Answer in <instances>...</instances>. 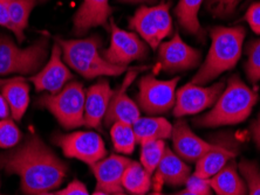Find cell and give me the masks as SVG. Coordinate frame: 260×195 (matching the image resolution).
Wrapping results in <instances>:
<instances>
[{
  "instance_id": "obj_1",
  "label": "cell",
  "mask_w": 260,
  "mask_h": 195,
  "mask_svg": "<svg viewBox=\"0 0 260 195\" xmlns=\"http://www.w3.org/2000/svg\"><path fill=\"white\" fill-rule=\"evenodd\" d=\"M0 170L20 178L25 195H39L58 188L68 166L39 136L28 135L22 144L0 153Z\"/></svg>"
},
{
  "instance_id": "obj_2",
  "label": "cell",
  "mask_w": 260,
  "mask_h": 195,
  "mask_svg": "<svg viewBox=\"0 0 260 195\" xmlns=\"http://www.w3.org/2000/svg\"><path fill=\"white\" fill-rule=\"evenodd\" d=\"M211 47L208 56L192 77L191 83L205 86L223 72L236 67L242 56L245 29L242 26L236 27H215L210 32Z\"/></svg>"
},
{
  "instance_id": "obj_3",
  "label": "cell",
  "mask_w": 260,
  "mask_h": 195,
  "mask_svg": "<svg viewBox=\"0 0 260 195\" xmlns=\"http://www.w3.org/2000/svg\"><path fill=\"white\" fill-rule=\"evenodd\" d=\"M257 101V93L247 87L238 76H233L213 104V108L194 120V124L201 128L239 124L247 120Z\"/></svg>"
},
{
  "instance_id": "obj_4",
  "label": "cell",
  "mask_w": 260,
  "mask_h": 195,
  "mask_svg": "<svg viewBox=\"0 0 260 195\" xmlns=\"http://www.w3.org/2000/svg\"><path fill=\"white\" fill-rule=\"evenodd\" d=\"M56 41L67 66L85 79L117 76L127 70L125 67L114 66L103 57L100 53L101 40L99 36L73 40L58 39Z\"/></svg>"
},
{
  "instance_id": "obj_5",
  "label": "cell",
  "mask_w": 260,
  "mask_h": 195,
  "mask_svg": "<svg viewBox=\"0 0 260 195\" xmlns=\"http://www.w3.org/2000/svg\"><path fill=\"white\" fill-rule=\"evenodd\" d=\"M48 46L47 37H41L21 48L10 36L0 35V75H36L45 66Z\"/></svg>"
},
{
  "instance_id": "obj_6",
  "label": "cell",
  "mask_w": 260,
  "mask_h": 195,
  "mask_svg": "<svg viewBox=\"0 0 260 195\" xmlns=\"http://www.w3.org/2000/svg\"><path fill=\"white\" fill-rule=\"evenodd\" d=\"M86 90L80 82L72 81L55 94L44 95L38 101L40 108L47 109L64 129L85 125Z\"/></svg>"
},
{
  "instance_id": "obj_7",
  "label": "cell",
  "mask_w": 260,
  "mask_h": 195,
  "mask_svg": "<svg viewBox=\"0 0 260 195\" xmlns=\"http://www.w3.org/2000/svg\"><path fill=\"white\" fill-rule=\"evenodd\" d=\"M170 4L142 6L129 20V27L135 30L149 47L157 49L160 44L173 33V19L170 15Z\"/></svg>"
},
{
  "instance_id": "obj_8",
  "label": "cell",
  "mask_w": 260,
  "mask_h": 195,
  "mask_svg": "<svg viewBox=\"0 0 260 195\" xmlns=\"http://www.w3.org/2000/svg\"><path fill=\"white\" fill-rule=\"evenodd\" d=\"M178 77L158 80L154 75H145L139 81L137 105L147 114H160L174 109Z\"/></svg>"
},
{
  "instance_id": "obj_9",
  "label": "cell",
  "mask_w": 260,
  "mask_h": 195,
  "mask_svg": "<svg viewBox=\"0 0 260 195\" xmlns=\"http://www.w3.org/2000/svg\"><path fill=\"white\" fill-rule=\"evenodd\" d=\"M110 44L102 52V55L114 66L125 67L134 61L143 60L148 55L147 44L136 33L128 32L118 27L110 19Z\"/></svg>"
},
{
  "instance_id": "obj_10",
  "label": "cell",
  "mask_w": 260,
  "mask_h": 195,
  "mask_svg": "<svg viewBox=\"0 0 260 195\" xmlns=\"http://www.w3.org/2000/svg\"><path fill=\"white\" fill-rule=\"evenodd\" d=\"M54 143L62 150L67 158H74L87 165H94L107 155L106 144L102 137L91 131H79L58 135Z\"/></svg>"
},
{
  "instance_id": "obj_11",
  "label": "cell",
  "mask_w": 260,
  "mask_h": 195,
  "mask_svg": "<svg viewBox=\"0 0 260 195\" xmlns=\"http://www.w3.org/2000/svg\"><path fill=\"white\" fill-rule=\"evenodd\" d=\"M223 90V82H218L209 87L193 83L185 84L176 91L174 114L181 118L204 111L213 106Z\"/></svg>"
},
{
  "instance_id": "obj_12",
  "label": "cell",
  "mask_w": 260,
  "mask_h": 195,
  "mask_svg": "<svg viewBox=\"0 0 260 195\" xmlns=\"http://www.w3.org/2000/svg\"><path fill=\"white\" fill-rule=\"evenodd\" d=\"M158 55L160 69L169 74L192 69L202 59L201 52L183 41L178 33L160 44Z\"/></svg>"
},
{
  "instance_id": "obj_13",
  "label": "cell",
  "mask_w": 260,
  "mask_h": 195,
  "mask_svg": "<svg viewBox=\"0 0 260 195\" xmlns=\"http://www.w3.org/2000/svg\"><path fill=\"white\" fill-rule=\"evenodd\" d=\"M71 80H73V74L63 62L62 51L58 42L53 46L51 56L43 69L29 77L36 90L47 91L49 94L58 93Z\"/></svg>"
},
{
  "instance_id": "obj_14",
  "label": "cell",
  "mask_w": 260,
  "mask_h": 195,
  "mask_svg": "<svg viewBox=\"0 0 260 195\" xmlns=\"http://www.w3.org/2000/svg\"><path fill=\"white\" fill-rule=\"evenodd\" d=\"M174 152L184 162L196 163L208 152L215 150L220 144H212L194 135L184 121L176 122L173 125Z\"/></svg>"
},
{
  "instance_id": "obj_15",
  "label": "cell",
  "mask_w": 260,
  "mask_h": 195,
  "mask_svg": "<svg viewBox=\"0 0 260 195\" xmlns=\"http://www.w3.org/2000/svg\"><path fill=\"white\" fill-rule=\"evenodd\" d=\"M137 70H129L122 86L116 91H114L105 116V124L107 126H112L116 122L133 125L141 117L139 105L127 94V89L132 84L133 80H135Z\"/></svg>"
},
{
  "instance_id": "obj_16",
  "label": "cell",
  "mask_w": 260,
  "mask_h": 195,
  "mask_svg": "<svg viewBox=\"0 0 260 195\" xmlns=\"http://www.w3.org/2000/svg\"><path fill=\"white\" fill-rule=\"evenodd\" d=\"M132 160L123 155L112 154L90 166L95 179L96 189L110 195L123 192L122 179Z\"/></svg>"
},
{
  "instance_id": "obj_17",
  "label": "cell",
  "mask_w": 260,
  "mask_h": 195,
  "mask_svg": "<svg viewBox=\"0 0 260 195\" xmlns=\"http://www.w3.org/2000/svg\"><path fill=\"white\" fill-rule=\"evenodd\" d=\"M114 90L106 80L99 81L86 91L85 126L99 129L108 110Z\"/></svg>"
},
{
  "instance_id": "obj_18",
  "label": "cell",
  "mask_w": 260,
  "mask_h": 195,
  "mask_svg": "<svg viewBox=\"0 0 260 195\" xmlns=\"http://www.w3.org/2000/svg\"><path fill=\"white\" fill-rule=\"evenodd\" d=\"M112 12L109 0H82L81 6L73 19L75 34L81 35L91 28L105 26Z\"/></svg>"
},
{
  "instance_id": "obj_19",
  "label": "cell",
  "mask_w": 260,
  "mask_h": 195,
  "mask_svg": "<svg viewBox=\"0 0 260 195\" xmlns=\"http://www.w3.org/2000/svg\"><path fill=\"white\" fill-rule=\"evenodd\" d=\"M154 174L156 188L163 183L176 187L184 185L191 175V168L171 148L167 147Z\"/></svg>"
},
{
  "instance_id": "obj_20",
  "label": "cell",
  "mask_w": 260,
  "mask_h": 195,
  "mask_svg": "<svg viewBox=\"0 0 260 195\" xmlns=\"http://www.w3.org/2000/svg\"><path fill=\"white\" fill-rule=\"evenodd\" d=\"M29 84L24 77L0 79V94L9 103L11 116L21 121L29 105Z\"/></svg>"
},
{
  "instance_id": "obj_21",
  "label": "cell",
  "mask_w": 260,
  "mask_h": 195,
  "mask_svg": "<svg viewBox=\"0 0 260 195\" xmlns=\"http://www.w3.org/2000/svg\"><path fill=\"white\" fill-rule=\"evenodd\" d=\"M211 188L217 195H246L247 185L240 177L235 162H229L216 175L210 179Z\"/></svg>"
},
{
  "instance_id": "obj_22",
  "label": "cell",
  "mask_w": 260,
  "mask_h": 195,
  "mask_svg": "<svg viewBox=\"0 0 260 195\" xmlns=\"http://www.w3.org/2000/svg\"><path fill=\"white\" fill-rule=\"evenodd\" d=\"M137 143L141 145L154 140L171 138L173 125L163 117H140L133 124Z\"/></svg>"
},
{
  "instance_id": "obj_23",
  "label": "cell",
  "mask_w": 260,
  "mask_h": 195,
  "mask_svg": "<svg viewBox=\"0 0 260 195\" xmlns=\"http://www.w3.org/2000/svg\"><path fill=\"white\" fill-rule=\"evenodd\" d=\"M235 151L225 145H219L215 150L208 152L196 162L194 175L203 179H211L221 168L235 158Z\"/></svg>"
},
{
  "instance_id": "obj_24",
  "label": "cell",
  "mask_w": 260,
  "mask_h": 195,
  "mask_svg": "<svg viewBox=\"0 0 260 195\" xmlns=\"http://www.w3.org/2000/svg\"><path fill=\"white\" fill-rule=\"evenodd\" d=\"M9 11L12 30L18 42L25 40V29L28 26L30 13L37 6L38 0H5Z\"/></svg>"
},
{
  "instance_id": "obj_25",
  "label": "cell",
  "mask_w": 260,
  "mask_h": 195,
  "mask_svg": "<svg viewBox=\"0 0 260 195\" xmlns=\"http://www.w3.org/2000/svg\"><path fill=\"white\" fill-rule=\"evenodd\" d=\"M151 185V175L144 170L142 164L132 160L122 179L123 189L132 195H147Z\"/></svg>"
},
{
  "instance_id": "obj_26",
  "label": "cell",
  "mask_w": 260,
  "mask_h": 195,
  "mask_svg": "<svg viewBox=\"0 0 260 195\" xmlns=\"http://www.w3.org/2000/svg\"><path fill=\"white\" fill-rule=\"evenodd\" d=\"M203 2L204 0H179L175 10V14L182 28L185 32L197 36H201L203 34L200 19H198Z\"/></svg>"
},
{
  "instance_id": "obj_27",
  "label": "cell",
  "mask_w": 260,
  "mask_h": 195,
  "mask_svg": "<svg viewBox=\"0 0 260 195\" xmlns=\"http://www.w3.org/2000/svg\"><path fill=\"white\" fill-rule=\"evenodd\" d=\"M110 136L115 151L121 154H132L137 144L133 125L116 122L110 126Z\"/></svg>"
},
{
  "instance_id": "obj_28",
  "label": "cell",
  "mask_w": 260,
  "mask_h": 195,
  "mask_svg": "<svg viewBox=\"0 0 260 195\" xmlns=\"http://www.w3.org/2000/svg\"><path fill=\"white\" fill-rule=\"evenodd\" d=\"M167 145L164 140L148 141L141 145V164L151 177L162 160Z\"/></svg>"
},
{
  "instance_id": "obj_29",
  "label": "cell",
  "mask_w": 260,
  "mask_h": 195,
  "mask_svg": "<svg viewBox=\"0 0 260 195\" xmlns=\"http://www.w3.org/2000/svg\"><path fill=\"white\" fill-rule=\"evenodd\" d=\"M238 168L247 185L248 195H260V170L257 163L243 159Z\"/></svg>"
},
{
  "instance_id": "obj_30",
  "label": "cell",
  "mask_w": 260,
  "mask_h": 195,
  "mask_svg": "<svg viewBox=\"0 0 260 195\" xmlns=\"http://www.w3.org/2000/svg\"><path fill=\"white\" fill-rule=\"evenodd\" d=\"M21 131L11 118L0 120V148H13L21 140Z\"/></svg>"
},
{
  "instance_id": "obj_31",
  "label": "cell",
  "mask_w": 260,
  "mask_h": 195,
  "mask_svg": "<svg viewBox=\"0 0 260 195\" xmlns=\"http://www.w3.org/2000/svg\"><path fill=\"white\" fill-rule=\"evenodd\" d=\"M245 71L252 83L260 81V39L251 41L248 45Z\"/></svg>"
},
{
  "instance_id": "obj_32",
  "label": "cell",
  "mask_w": 260,
  "mask_h": 195,
  "mask_svg": "<svg viewBox=\"0 0 260 195\" xmlns=\"http://www.w3.org/2000/svg\"><path fill=\"white\" fill-rule=\"evenodd\" d=\"M243 0H209L208 7L215 17H226L231 14Z\"/></svg>"
},
{
  "instance_id": "obj_33",
  "label": "cell",
  "mask_w": 260,
  "mask_h": 195,
  "mask_svg": "<svg viewBox=\"0 0 260 195\" xmlns=\"http://www.w3.org/2000/svg\"><path fill=\"white\" fill-rule=\"evenodd\" d=\"M185 189H188L191 193H194L197 195H212L210 179H203L194 174H191L185 182Z\"/></svg>"
},
{
  "instance_id": "obj_34",
  "label": "cell",
  "mask_w": 260,
  "mask_h": 195,
  "mask_svg": "<svg viewBox=\"0 0 260 195\" xmlns=\"http://www.w3.org/2000/svg\"><path fill=\"white\" fill-rule=\"evenodd\" d=\"M245 20L255 34H260V3H253L248 7Z\"/></svg>"
},
{
  "instance_id": "obj_35",
  "label": "cell",
  "mask_w": 260,
  "mask_h": 195,
  "mask_svg": "<svg viewBox=\"0 0 260 195\" xmlns=\"http://www.w3.org/2000/svg\"><path fill=\"white\" fill-rule=\"evenodd\" d=\"M55 195H89V193H88L87 187L81 181L74 180L66 188L56 192Z\"/></svg>"
},
{
  "instance_id": "obj_36",
  "label": "cell",
  "mask_w": 260,
  "mask_h": 195,
  "mask_svg": "<svg viewBox=\"0 0 260 195\" xmlns=\"http://www.w3.org/2000/svg\"><path fill=\"white\" fill-rule=\"evenodd\" d=\"M0 26L6 29L12 30V25H11L9 11H7L5 0H0Z\"/></svg>"
},
{
  "instance_id": "obj_37",
  "label": "cell",
  "mask_w": 260,
  "mask_h": 195,
  "mask_svg": "<svg viewBox=\"0 0 260 195\" xmlns=\"http://www.w3.org/2000/svg\"><path fill=\"white\" fill-rule=\"evenodd\" d=\"M251 135L255 145H257V147L260 150V113L257 120L251 125Z\"/></svg>"
},
{
  "instance_id": "obj_38",
  "label": "cell",
  "mask_w": 260,
  "mask_h": 195,
  "mask_svg": "<svg viewBox=\"0 0 260 195\" xmlns=\"http://www.w3.org/2000/svg\"><path fill=\"white\" fill-rule=\"evenodd\" d=\"M11 116V108L5 97L0 94V120H6Z\"/></svg>"
},
{
  "instance_id": "obj_39",
  "label": "cell",
  "mask_w": 260,
  "mask_h": 195,
  "mask_svg": "<svg viewBox=\"0 0 260 195\" xmlns=\"http://www.w3.org/2000/svg\"><path fill=\"white\" fill-rule=\"evenodd\" d=\"M118 2H122V3H133V4H136V3H151V2H155V0H118Z\"/></svg>"
},
{
  "instance_id": "obj_40",
  "label": "cell",
  "mask_w": 260,
  "mask_h": 195,
  "mask_svg": "<svg viewBox=\"0 0 260 195\" xmlns=\"http://www.w3.org/2000/svg\"><path fill=\"white\" fill-rule=\"evenodd\" d=\"M170 195H197V194L191 193V192H189L188 189H184V190H181V192H177V193H174V194H170Z\"/></svg>"
},
{
  "instance_id": "obj_41",
  "label": "cell",
  "mask_w": 260,
  "mask_h": 195,
  "mask_svg": "<svg viewBox=\"0 0 260 195\" xmlns=\"http://www.w3.org/2000/svg\"><path fill=\"white\" fill-rule=\"evenodd\" d=\"M93 195H110V194L106 193V192H102V190H98L96 189V192H95Z\"/></svg>"
},
{
  "instance_id": "obj_42",
  "label": "cell",
  "mask_w": 260,
  "mask_h": 195,
  "mask_svg": "<svg viewBox=\"0 0 260 195\" xmlns=\"http://www.w3.org/2000/svg\"><path fill=\"white\" fill-rule=\"evenodd\" d=\"M39 195H55V194H52V193L46 192V193H41V194H39Z\"/></svg>"
},
{
  "instance_id": "obj_43",
  "label": "cell",
  "mask_w": 260,
  "mask_h": 195,
  "mask_svg": "<svg viewBox=\"0 0 260 195\" xmlns=\"http://www.w3.org/2000/svg\"><path fill=\"white\" fill-rule=\"evenodd\" d=\"M113 195H127V194H124L123 192H121V193H116V194H113Z\"/></svg>"
},
{
  "instance_id": "obj_44",
  "label": "cell",
  "mask_w": 260,
  "mask_h": 195,
  "mask_svg": "<svg viewBox=\"0 0 260 195\" xmlns=\"http://www.w3.org/2000/svg\"><path fill=\"white\" fill-rule=\"evenodd\" d=\"M40 2H46V0H40Z\"/></svg>"
},
{
  "instance_id": "obj_45",
  "label": "cell",
  "mask_w": 260,
  "mask_h": 195,
  "mask_svg": "<svg viewBox=\"0 0 260 195\" xmlns=\"http://www.w3.org/2000/svg\"><path fill=\"white\" fill-rule=\"evenodd\" d=\"M248 2H251V0H248Z\"/></svg>"
}]
</instances>
